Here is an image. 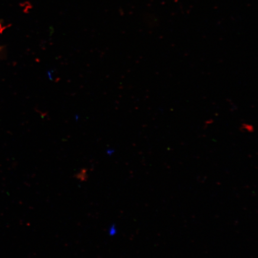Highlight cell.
Instances as JSON below:
<instances>
[]
</instances>
